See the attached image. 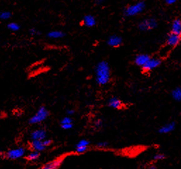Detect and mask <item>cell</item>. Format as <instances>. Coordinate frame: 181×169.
<instances>
[{
    "instance_id": "obj_1",
    "label": "cell",
    "mask_w": 181,
    "mask_h": 169,
    "mask_svg": "<svg viewBox=\"0 0 181 169\" xmlns=\"http://www.w3.org/2000/svg\"><path fill=\"white\" fill-rule=\"evenodd\" d=\"M96 82L99 85H105L109 82L111 70L108 63L105 61L99 62L95 67Z\"/></svg>"
},
{
    "instance_id": "obj_2",
    "label": "cell",
    "mask_w": 181,
    "mask_h": 169,
    "mask_svg": "<svg viewBox=\"0 0 181 169\" xmlns=\"http://www.w3.org/2000/svg\"><path fill=\"white\" fill-rule=\"evenodd\" d=\"M146 7L144 2H138L137 3L130 5L123 10V15L126 17L139 15L144 12Z\"/></svg>"
},
{
    "instance_id": "obj_3",
    "label": "cell",
    "mask_w": 181,
    "mask_h": 169,
    "mask_svg": "<svg viewBox=\"0 0 181 169\" xmlns=\"http://www.w3.org/2000/svg\"><path fill=\"white\" fill-rule=\"evenodd\" d=\"M49 112L47 111L44 107H41L40 109L38 110L34 116H33L31 118H30L29 123L30 124H37L40 123L41 122L44 121L45 119L48 117Z\"/></svg>"
},
{
    "instance_id": "obj_4",
    "label": "cell",
    "mask_w": 181,
    "mask_h": 169,
    "mask_svg": "<svg viewBox=\"0 0 181 169\" xmlns=\"http://www.w3.org/2000/svg\"><path fill=\"white\" fill-rule=\"evenodd\" d=\"M158 26V22L154 18H145L138 24L139 29L142 31H149L155 29Z\"/></svg>"
},
{
    "instance_id": "obj_5",
    "label": "cell",
    "mask_w": 181,
    "mask_h": 169,
    "mask_svg": "<svg viewBox=\"0 0 181 169\" xmlns=\"http://www.w3.org/2000/svg\"><path fill=\"white\" fill-rule=\"evenodd\" d=\"M26 154V149L23 147L12 149L7 152L6 156L9 159H18L23 157Z\"/></svg>"
},
{
    "instance_id": "obj_6",
    "label": "cell",
    "mask_w": 181,
    "mask_h": 169,
    "mask_svg": "<svg viewBox=\"0 0 181 169\" xmlns=\"http://www.w3.org/2000/svg\"><path fill=\"white\" fill-rule=\"evenodd\" d=\"M161 63V61L159 59H157V58H154V59H150L147 63L144 65L143 69L145 71H150L154 70V69L157 68L158 66H159Z\"/></svg>"
},
{
    "instance_id": "obj_7",
    "label": "cell",
    "mask_w": 181,
    "mask_h": 169,
    "mask_svg": "<svg viewBox=\"0 0 181 169\" xmlns=\"http://www.w3.org/2000/svg\"><path fill=\"white\" fill-rule=\"evenodd\" d=\"M180 40L181 37L180 35H175L171 32L170 34H168V37H167L166 43L167 45L170 47H175L180 42Z\"/></svg>"
},
{
    "instance_id": "obj_8",
    "label": "cell",
    "mask_w": 181,
    "mask_h": 169,
    "mask_svg": "<svg viewBox=\"0 0 181 169\" xmlns=\"http://www.w3.org/2000/svg\"><path fill=\"white\" fill-rule=\"evenodd\" d=\"M30 137L33 140L43 141L46 139V131L44 129H37L33 131Z\"/></svg>"
},
{
    "instance_id": "obj_9",
    "label": "cell",
    "mask_w": 181,
    "mask_h": 169,
    "mask_svg": "<svg viewBox=\"0 0 181 169\" xmlns=\"http://www.w3.org/2000/svg\"><path fill=\"white\" fill-rule=\"evenodd\" d=\"M150 59H151V58H150L149 55L148 54H138L135 57V63L138 66H141V67L143 68Z\"/></svg>"
},
{
    "instance_id": "obj_10",
    "label": "cell",
    "mask_w": 181,
    "mask_h": 169,
    "mask_svg": "<svg viewBox=\"0 0 181 169\" xmlns=\"http://www.w3.org/2000/svg\"><path fill=\"white\" fill-rule=\"evenodd\" d=\"M122 42H123V40H122L121 37L116 35H113L108 38L107 44L108 45L112 47H118L121 45Z\"/></svg>"
},
{
    "instance_id": "obj_11",
    "label": "cell",
    "mask_w": 181,
    "mask_h": 169,
    "mask_svg": "<svg viewBox=\"0 0 181 169\" xmlns=\"http://www.w3.org/2000/svg\"><path fill=\"white\" fill-rule=\"evenodd\" d=\"M175 128V122L174 121L169 122V123L163 125V126H161L159 130H158V132L161 134H167L173 131Z\"/></svg>"
},
{
    "instance_id": "obj_12",
    "label": "cell",
    "mask_w": 181,
    "mask_h": 169,
    "mask_svg": "<svg viewBox=\"0 0 181 169\" xmlns=\"http://www.w3.org/2000/svg\"><path fill=\"white\" fill-rule=\"evenodd\" d=\"M171 32L175 35H181V20L180 18H176L173 21L171 25Z\"/></svg>"
},
{
    "instance_id": "obj_13",
    "label": "cell",
    "mask_w": 181,
    "mask_h": 169,
    "mask_svg": "<svg viewBox=\"0 0 181 169\" xmlns=\"http://www.w3.org/2000/svg\"><path fill=\"white\" fill-rule=\"evenodd\" d=\"M83 23L86 27H92L95 26L97 23V21H96L95 17H94V16L88 14L84 16V18H83Z\"/></svg>"
},
{
    "instance_id": "obj_14",
    "label": "cell",
    "mask_w": 181,
    "mask_h": 169,
    "mask_svg": "<svg viewBox=\"0 0 181 169\" xmlns=\"http://www.w3.org/2000/svg\"><path fill=\"white\" fill-rule=\"evenodd\" d=\"M62 163V159H56L54 161H52L51 162H49L46 163L45 165L43 166V167H41L38 169H57L59 167L60 165Z\"/></svg>"
},
{
    "instance_id": "obj_15",
    "label": "cell",
    "mask_w": 181,
    "mask_h": 169,
    "mask_svg": "<svg viewBox=\"0 0 181 169\" xmlns=\"http://www.w3.org/2000/svg\"><path fill=\"white\" fill-rule=\"evenodd\" d=\"M108 107L112 108V109H120V108H121L122 102L118 98L116 97H111L108 99Z\"/></svg>"
},
{
    "instance_id": "obj_16",
    "label": "cell",
    "mask_w": 181,
    "mask_h": 169,
    "mask_svg": "<svg viewBox=\"0 0 181 169\" xmlns=\"http://www.w3.org/2000/svg\"><path fill=\"white\" fill-rule=\"evenodd\" d=\"M31 147L33 150L36 152H42L46 148L45 145H44L43 141L41 140H33L31 142Z\"/></svg>"
},
{
    "instance_id": "obj_17",
    "label": "cell",
    "mask_w": 181,
    "mask_h": 169,
    "mask_svg": "<svg viewBox=\"0 0 181 169\" xmlns=\"http://www.w3.org/2000/svg\"><path fill=\"white\" fill-rule=\"evenodd\" d=\"M65 36V33L60 30H53L47 33V37L51 39H60Z\"/></svg>"
},
{
    "instance_id": "obj_18",
    "label": "cell",
    "mask_w": 181,
    "mask_h": 169,
    "mask_svg": "<svg viewBox=\"0 0 181 169\" xmlns=\"http://www.w3.org/2000/svg\"><path fill=\"white\" fill-rule=\"evenodd\" d=\"M172 98L176 102H181V87H175L171 92Z\"/></svg>"
},
{
    "instance_id": "obj_19",
    "label": "cell",
    "mask_w": 181,
    "mask_h": 169,
    "mask_svg": "<svg viewBox=\"0 0 181 169\" xmlns=\"http://www.w3.org/2000/svg\"><path fill=\"white\" fill-rule=\"evenodd\" d=\"M39 157H40V153L36 151L31 152L30 153L28 154L27 157L29 161H31V162H35V161L38 160L39 159Z\"/></svg>"
},
{
    "instance_id": "obj_20",
    "label": "cell",
    "mask_w": 181,
    "mask_h": 169,
    "mask_svg": "<svg viewBox=\"0 0 181 169\" xmlns=\"http://www.w3.org/2000/svg\"><path fill=\"white\" fill-rule=\"evenodd\" d=\"M8 29L12 30L13 32H16L18 30H20V25L18 24L17 23H14V22H12V23H10L7 25Z\"/></svg>"
},
{
    "instance_id": "obj_21",
    "label": "cell",
    "mask_w": 181,
    "mask_h": 169,
    "mask_svg": "<svg viewBox=\"0 0 181 169\" xmlns=\"http://www.w3.org/2000/svg\"><path fill=\"white\" fill-rule=\"evenodd\" d=\"M12 17V13L10 12H2L0 13V19L1 20H8Z\"/></svg>"
},
{
    "instance_id": "obj_22",
    "label": "cell",
    "mask_w": 181,
    "mask_h": 169,
    "mask_svg": "<svg viewBox=\"0 0 181 169\" xmlns=\"http://www.w3.org/2000/svg\"><path fill=\"white\" fill-rule=\"evenodd\" d=\"M89 142L87 140H81L79 141V142L76 145V148H80V147H87L89 145Z\"/></svg>"
},
{
    "instance_id": "obj_23",
    "label": "cell",
    "mask_w": 181,
    "mask_h": 169,
    "mask_svg": "<svg viewBox=\"0 0 181 169\" xmlns=\"http://www.w3.org/2000/svg\"><path fill=\"white\" fill-rule=\"evenodd\" d=\"M165 158H166L165 154H163L162 153H157L154 155V157H153V159L156 161L163 160V159H165Z\"/></svg>"
},
{
    "instance_id": "obj_24",
    "label": "cell",
    "mask_w": 181,
    "mask_h": 169,
    "mask_svg": "<svg viewBox=\"0 0 181 169\" xmlns=\"http://www.w3.org/2000/svg\"><path fill=\"white\" fill-rule=\"evenodd\" d=\"M72 119L71 117H69V116H66V117L63 118L62 121H61V124L62 125H65V124H72Z\"/></svg>"
},
{
    "instance_id": "obj_25",
    "label": "cell",
    "mask_w": 181,
    "mask_h": 169,
    "mask_svg": "<svg viewBox=\"0 0 181 169\" xmlns=\"http://www.w3.org/2000/svg\"><path fill=\"white\" fill-rule=\"evenodd\" d=\"M94 126L96 128L99 129L100 128H102V126H103V122L102 120H100V119H97L95 121H94Z\"/></svg>"
},
{
    "instance_id": "obj_26",
    "label": "cell",
    "mask_w": 181,
    "mask_h": 169,
    "mask_svg": "<svg viewBox=\"0 0 181 169\" xmlns=\"http://www.w3.org/2000/svg\"><path fill=\"white\" fill-rule=\"evenodd\" d=\"M108 145V143L107 142H99L97 143V147L98 148H106L107 147Z\"/></svg>"
},
{
    "instance_id": "obj_27",
    "label": "cell",
    "mask_w": 181,
    "mask_h": 169,
    "mask_svg": "<svg viewBox=\"0 0 181 169\" xmlns=\"http://www.w3.org/2000/svg\"><path fill=\"white\" fill-rule=\"evenodd\" d=\"M30 33L32 35H40V32L38 31L35 28H31L30 30Z\"/></svg>"
},
{
    "instance_id": "obj_28",
    "label": "cell",
    "mask_w": 181,
    "mask_h": 169,
    "mask_svg": "<svg viewBox=\"0 0 181 169\" xmlns=\"http://www.w3.org/2000/svg\"><path fill=\"white\" fill-rule=\"evenodd\" d=\"M73 127V124H65V125H62V128L64 130H69L72 128Z\"/></svg>"
},
{
    "instance_id": "obj_29",
    "label": "cell",
    "mask_w": 181,
    "mask_h": 169,
    "mask_svg": "<svg viewBox=\"0 0 181 169\" xmlns=\"http://www.w3.org/2000/svg\"><path fill=\"white\" fill-rule=\"evenodd\" d=\"M87 147H80V148H76V152L78 153H84V152L87 150Z\"/></svg>"
},
{
    "instance_id": "obj_30",
    "label": "cell",
    "mask_w": 181,
    "mask_h": 169,
    "mask_svg": "<svg viewBox=\"0 0 181 169\" xmlns=\"http://www.w3.org/2000/svg\"><path fill=\"white\" fill-rule=\"evenodd\" d=\"M43 142H44V145H45V147H47V146H49L50 144H51L52 141L50 140H48V139H45L44 140H43Z\"/></svg>"
},
{
    "instance_id": "obj_31",
    "label": "cell",
    "mask_w": 181,
    "mask_h": 169,
    "mask_svg": "<svg viewBox=\"0 0 181 169\" xmlns=\"http://www.w3.org/2000/svg\"><path fill=\"white\" fill-rule=\"evenodd\" d=\"M166 3L168 5H172L176 3V1L175 0H166Z\"/></svg>"
},
{
    "instance_id": "obj_32",
    "label": "cell",
    "mask_w": 181,
    "mask_h": 169,
    "mask_svg": "<svg viewBox=\"0 0 181 169\" xmlns=\"http://www.w3.org/2000/svg\"><path fill=\"white\" fill-rule=\"evenodd\" d=\"M66 113H67L68 115L71 116V115H73V114H74V113H75V111H74L73 109H68L67 112H66Z\"/></svg>"
},
{
    "instance_id": "obj_33",
    "label": "cell",
    "mask_w": 181,
    "mask_h": 169,
    "mask_svg": "<svg viewBox=\"0 0 181 169\" xmlns=\"http://www.w3.org/2000/svg\"><path fill=\"white\" fill-rule=\"evenodd\" d=\"M103 3H104V1H103V0H97V1L95 2V4L97 5H101Z\"/></svg>"
},
{
    "instance_id": "obj_34",
    "label": "cell",
    "mask_w": 181,
    "mask_h": 169,
    "mask_svg": "<svg viewBox=\"0 0 181 169\" xmlns=\"http://www.w3.org/2000/svg\"><path fill=\"white\" fill-rule=\"evenodd\" d=\"M148 169H157V168H156L154 166H151L150 167H149Z\"/></svg>"
},
{
    "instance_id": "obj_35",
    "label": "cell",
    "mask_w": 181,
    "mask_h": 169,
    "mask_svg": "<svg viewBox=\"0 0 181 169\" xmlns=\"http://www.w3.org/2000/svg\"><path fill=\"white\" fill-rule=\"evenodd\" d=\"M2 117V113H0V118H1Z\"/></svg>"
},
{
    "instance_id": "obj_36",
    "label": "cell",
    "mask_w": 181,
    "mask_h": 169,
    "mask_svg": "<svg viewBox=\"0 0 181 169\" xmlns=\"http://www.w3.org/2000/svg\"><path fill=\"white\" fill-rule=\"evenodd\" d=\"M0 154H1V153H0Z\"/></svg>"
}]
</instances>
